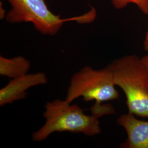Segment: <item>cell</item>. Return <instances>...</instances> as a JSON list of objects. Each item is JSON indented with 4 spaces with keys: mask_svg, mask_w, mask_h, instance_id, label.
<instances>
[{
    "mask_svg": "<svg viewBox=\"0 0 148 148\" xmlns=\"http://www.w3.org/2000/svg\"><path fill=\"white\" fill-rule=\"evenodd\" d=\"M88 115L77 105H71L65 100L56 99L48 101L45 106L43 117L45 122L42 126L32 134L35 142H41L55 132L82 133L93 137L101 133L99 119L106 115L115 113L110 104L95 103Z\"/></svg>",
    "mask_w": 148,
    "mask_h": 148,
    "instance_id": "obj_1",
    "label": "cell"
},
{
    "mask_svg": "<svg viewBox=\"0 0 148 148\" xmlns=\"http://www.w3.org/2000/svg\"><path fill=\"white\" fill-rule=\"evenodd\" d=\"M109 65L115 85L126 96L128 112L148 119V74L141 58L127 55Z\"/></svg>",
    "mask_w": 148,
    "mask_h": 148,
    "instance_id": "obj_2",
    "label": "cell"
},
{
    "mask_svg": "<svg viewBox=\"0 0 148 148\" xmlns=\"http://www.w3.org/2000/svg\"><path fill=\"white\" fill-rule=\"evenodd\" d=\"M8 1L11 8L5 15L6 21L11 24L30 23L37 32L43 35H56L65 22L90 23L95 20L97 16L95 9L92 8L82 16L63 19L50 11L45 0Z\"/></svg>",
    "mask_w": 148,
    "mask_h": 148,
    "instance_id": "obj_3",
    "label": "cell"
},
{
    "mask_svg": "<svg viewBox=\"0 0 148 148\" xmlns=\"http://www.w3.org/2000/svg\"><path fill=\"white\" fill-rule=\"evenodd\" d=\"M119 97L109 65L98 70L86 66L71 76L64 100L71 103L81 97L86 102L102 103L116 100Z\"/></svg>",
    "mask_w": 148,
    "mask_h": 148,
    "instance_id": "obj_4",
    "label": "cell"
},
{
    "mask_svg": "<svg viewBox=\"0 0 148 148\" xmlns=\"http://www.w3.org/2000/svg\"><path fill=\"white\" fill-rule=\"evenodd\" d=\"M47 75L42 72L23 75L11 79L7 85L0 90V106L12 104L27 98V90L32 87L46 85Z\"/></svg>",
    "mask_w": 148,
    "mask_h": 148,
    "instance_id": "obj_5",
    "label": "cell"
},
{
    "mask_svg": "<svg viewBox=\"0 0 148 148\" xmlns=\"http://www.w3.org/2000/svg\"><path fill=\"white\" fill-rule=\"evenodd\" d=\"M117 122L127 133V139L120 148H148V121L128 112L119 117Z\"/></svg>",
    "mask_w": 148,
    "mask_h": 148,
    "instance_id": "obj_6",
    "label": "cell"
},
{
    "mask_svg": "<svg viewBox=\"0 0 148 148\" xmlns=\"http://www.w3.org/2000/svg\"><path fill=\"white\" fill-rule=\"evenodd\" d=\"M30 62L23 56L6 58L0 56V75L11 79L28 74Z\"/></svg>",
    "mask_w": 148,
    "mask_h": 148,
    "instance_id": "obj_7",
    "label": "cell"
},
{
    "mask_svg": "<svg viewBox=\"0 0 148 148\" xmlns=\"http://www.w3.org/2000/svg\"><path fill=\"white\" fill-rule=\"evenodd\" d=\"M112 5L117 10H121L129 4H134L144 14H148V0H111Z\"/></svg>",
    "mask_w": 148,
    "mask_h": 148,
    "instance_id": "obj_8",
    "label": "cell"
},
{
    "mask_svg": "<svg viewBox=\"0 0 148 148\" xmlns=\"http://www.w3.org/2000/svg\"><path fill=\"white\" fill-rule=\"evenodd\" d=\"M141 60L148 74V55L145 56L142 58H141Z\"/></svg>",
    "mask_w": 148,
    "mask_h": 148,
    "instance_id": "obj_9",
    "label": "cell"
},
{
    "mask_svg": "<svg viewBox=\"0 0 148 148\" xmlns=\"http://www.w3.org/2000/svg\"><path fill=\"white\" fill-rule=\"evenodd\" d=\"M144 48L145 51L148 52V30L146 33V35L144 41Z\"/></svg>",
    "mask_w": 148,
    "mask_h": 148,
    "instance_id": "obj_10",
    "label": "cell"
}]
</instances>
